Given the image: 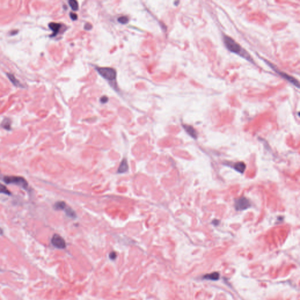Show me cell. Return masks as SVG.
Instances as JSON below:
<instances>
[{"label": "cell", "instance_id": "obj_1", "mask_svg": "<svg viewBox=\"0 0 300 300\" xmlns=\"http://www.w3.org/2000/svg\"><path fill=\"white\" fill-rule=\"evenodd\" d=\"M223 39L226 48L229 51L245 58L249 62L253 64L254 61L250 55L233 39L227 35H224Z\"/></svg>", "mask_w": 300, "mask_h": 300}, {"label": "cell", "instance_id": "obj_2", "mask_svg": "<svg viewBox=\"0 0 300 300\" xmlns=\"http://www.w3.org/2000/svg\"><path fill=\"white\" fill-rule=\"evenodd\" d=\"M4 181L7 184H14L20 186L23 188L26 189L28 185L26 180L21 176H5L4 178Z\"/></svg>", "mask_w": 300, "mask_h": 300}, {"label": "cell", "instance_id": "obj_3", "mask_svg": "<svg viewBox=\"0 0 300 300\" xmlns=\"http://www.w3.org/2000/svg\"><path fill=\"white\" fill-rule=\"evenodd\" d=\"M97 72L107 80H114L116 78V71L111 68L97 67Z\"/></svg>", "mask_w": 300, "mask_h": 300}, {"label": "cell", "instance_id": "obj_4", "mask_svg": "<svg viewBox=\"0 0 300 300\" xmlns=\"http://www.w3.org/2000/svg\"><path fill=\"white\" fill-rule=\"evenodd\" d=\"M267 64H268L276 73H277L280 76H281L283 79H284L285 80H287L288 82H289L290 83H291V84H292L294 86H295V87H297L298 89L299 88V82L298 81L295 79L294 78H293L292 76H290L289 75H288L287 73L284 72H282L280 70H278L276 66H274L273 64H271V63L269 62H267Z\"/></svg>", "mask_w": 300, "mask_h": 300}, {"label": "cell", "instance_id": "obj_5", "mask_svg": "<svg viewBox=\"0 0 300 300\" xmlns=\"http://www.w3.org/2000/svg\"><path fill=\"white\" fill-rule=\"evenodd\" d=\"M251 206L250 201L246 198H241L235 202V208L237 210H243L248 209Z\"/></svg>", "mask_w": 300, "mask_h": 300}, {"label": "cell", "instance_id": "obj_6", "mask_svg": "<svg viewBox=\"0 0 300 300\" xmlns=\"http://www.w3.org/2000/svg\"><path fill=\"white\" fill-rule=\"evenodd\" d=\"M52 244L56 248L60 249H64L66 248V242L65 240L58 234H55L51 240Z\"/></svg>", "mask_w": 300, "mask_h": 300}, {"label": "cell", "instance_id": "obj_7", "mask_svg": "<svg viewBox=\"0 0 300 300\" xmlns=\"http://www.w3.org/2000/svg\"><path fill=\"white\" fill-rule=\"evenodd\" d=\"M183 127L186 131V132L192 138H197V133L195 130L191 126L188 125H183Z\"/></svg>", "mask_w": 300, "mask_h": 300}, {"label": "cell", "instance_id": "obj_8", "mask_svg": "<svg viewBox=\"0 0 300 300\" xmlns=\"http://www.w3.org/2000/svg\"><path fill=\"white\" fill-rule=\"evenodd\" d=\"M61 26H62L61 24H58V23H54V22H51L49 24V27L50 29L53 32V34L52 35V36H54L56 35V34L58 33L60 29H61Z\"/></svg>", "mask_w": 300, "mask_h": 300}, {"label": "cell", "instance_id": "obj_9", "mask_svg": "<svg viewBox=\"0 0 300 300\" xmlns=\"http://www.w3.org/2000/svg\"><path fill=\"white\" fill-rule=\"evenodd\" d=\"M129 169V165L126 159H124L120 164L119 168L118 169V173H124L128 171Z\"/></svg>", "mask_w": 300, "mask_h": 300}, {"label": "cell", "instance_id": "obj_10", "mask_svg": "<svg viewBox=\"0 0 300 300\" xmlns=\"http://www.w3.org/2000/svg\"><path fill=\"white\" fill-rule=\"evenodd\" d=\"M234 169L239 172L243 173L246 169V165L242 162H237L234 165Z\"/></svg>", "mask_w": 300, "mask_h": 300}, {"label": "cell", "instance_id": "obj_11", "mask_svg": "<svg viewBox=\"0 0 300 300\" xmlns=\"http://www.w3.org/2000/svg\"><path fill=\"white\" fill-rule=\"evenodd\" d=\"M204 279L212 280V281H216L219 280V274L217 272H214L211 274H208L206 275H205L203 277Z\"/></svg>", "mask_w": 300, "mask_h": 300}, {"label": "cell", "instance_id": "obj_12", "mask_svg": "<svg viewBox=\"0 0 300 300\" xmlns=\"http://www.w3.org/2000/svg\"><path fill=\"white\" fill-rule=\"evenodd\" d=\"M66 208V203L64 202H57L54 205V208L56 210H64Z\"/></svg>", "mask_w": 300, "mask_h": 300}, {"label": "cell", "instance_id": "obj_13", "mask_svg": "<svg viewBox=\"0 0 300 300\" xmlns=\"http://www.w3.org/2000/svg\"><path fill=\"white\" fill-rule=\"evenodd\" d=\"M69 4L70 7H71V8L73 10L76 11L78 10V8H79L78 3L76 1H75V0H70V1H69Z\"/></svg>", "mask_w": 300, "mask_h": 300}, {"label": "cell", "instance_id": "obj_14", "mask_svg": "<svg viewBox=\"0 0 300 300\" xmlns=\"http://www.w3.org/2000/svg\"><path fill=\"white\" fill-rule=\"evenodd\" d=\"M8 75V78L10 79V80H11V82L15 85V86H20V82L17 80V79L15 78V76L11 74V73H8L7 74Z\"/></svg>", "mask_w": 300, "mask_h": 300}, {"label": "cell", "instance_id": "obj_15", "mask_svg": "<svg viewBox=\"0 0 300 300\" xmlns=\"http://www.w3.org/2000/svg\"><path fill=\"white\" fill-rule=\"evenodd\" d=\"M0 193L1 194H4L8 195H11V192L8 191V190L7 188L6 187L0 184Z\"/></svg>", "mask_w": 300, "mask_h": 300}, {"label": "cell", "instance_id": "obj_16", "mask_svg": "<svg viewBox=\"0 0 300 300\" xmlns=\"http://www.w3.org/2000/svg\"><path fill=\"white\" fill-rule=\"evenodd\" d=\"M2 126L7 129V130H10V120L9 119H5L4 122H3L2 123Z\"/></svg>", "mask_w": 300, "mask_h": 300}, {"label": "cell", "instance_id": "obj_17", "mask_svg": "<svg viewBox=\"0 0 300 300\" xmlns=\"http://www.w3.org/2000/svg\"><path fill=\"white\" fill-rule=\"evenodd\" d=\"M65 212L66 213V215L69 216V217H75L76 216V214L75 213V212L71 209V208H67L65 210Z\"/></svg>", "mask_w": 300, "mask_h": 300}, {"label": "cell", "instance_id": "obj_18", "mask_svg": "<svg viewBox=\"0 0 300 300\" xmlns=\"http://www.w3.org/2000/svg\"><path fill=\"white\" fill-rule=\"evenodd\" d=\"M118 21L123 24H127L129 22V18L126 16H122L118 18Z\"/></svg>", "mask_w": 300, "mask_h": 300}, {"label": "cell", "instance_id": "obj_19", "mask_svg": "<svg viewBox=\"0 0 300 300\" xmlns=\"http://www.w3.org/2000/svg\"><path fill=\"white\" fill-rule=\"evenodd\" d=\"M108 99L107 96H103L101 99H100V101L102 103H106L108 101Z\"/></svg>", "mask_w": 300, "mask_h": 300}, {"label": "cell", "instance_id": "obj_20", "mask_svg": "<svg viewBox=\"0 0 300 300\" xmlns=\"http://www.w3.org/2000/svg\"><path fill=\"white\" fill-rule=\"evenodd\" d=\"M70 17H71V19H72V20H74V21H75V20H77V18H78V16H77V15H76V14H75V13H70Z\"/></svg>", "mask_w": 300, "mask_h": 300}, {"label": "cell", "instance_id": "obj_21", "mask_svg": "<svg viewBox=\"0 0 300 300\" xmlns=\"http://www.w3.org/2000/svg\"><path fill=\"white\" fill-rule=\"evenodd\" d=\"M110 259H112V260H114L115 259L116 257V253L115 252H111L110 254Z\"/></svg>", "mask_w": 300, "mask_h": 300}, {"label": "cell", "instance_id": "obj_22", "mask_svg": "<svg viewBox=\"0 0 300 300\" xmlns=\"http://www.w3.org/2000/svg\"><path fill=\"white\" fill-rule=\"evenodd\" d=\"M92 25H90V24H86V25H85V28L86 29H87V30H90V29H92Z\"/></svg>", "mask_w": 300, "mask_h": 300}, {"label": "cell", "instance_id": "obj_23", "mask_svg": "<svg viewBox=\"0 0 300 300\" xmlns=\"http://www.w3.org/2000/svg\"><path fill=\"white\" fill-rule=\"evenodd\" d=\"M3 234V230L2 229L0 228V235H2Z\"/></svg>", "mask_w": 300, "mask_h": 300}]
</instances>
